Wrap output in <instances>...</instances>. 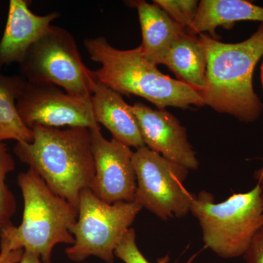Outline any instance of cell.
I'll use <instances>...</instances> for the list:
<instances>
[{
  "label": "cell",
  "instance_id": "52a82bcc",
  "mask_svg": "<svg viewBox=\"0 0 263 263\" xmlns=\"http://www.w3.org/2000/svg\"><path fill=\"white\" fill-rule=\"evenodd\" d=\"M20 70L29 82L53 84L78 98H91L97 81L94 71L83 62L73 36L56 26L29 50Z\"/></svg>",
  "mask_w": 263,
  "mask_h": 263
},
{
  "label": "cell",
  "instance_id": "8992f818",
  "mask_svg": "<svg viewBox=\"0 0 263 263\" xmlns=\"http://www.w3.org/2000/svg\"><path fill=\"white\" fill-rule=\"evenodd\" d=\"M143 209L136 202L108 203L91 190H85L79 199V216L71 233L74 243L65 249L72 262L96 257L113 263L115 250Z\"/></svg>",
  "mask_w": 263,
  "mask_h": 263
},
{
  "label": "cell",
  "instance_id": "d6986e66",
  "mask_svg": "<svg viewBox=\"0 0 263 263\" xmlns=\"http://www.w3.org/2000/svg\"><path fill=\"white\" fill-rule=\"evenodd\" d=\"M153 3L185 29L193 25L199 6L196 0H154Z\"/></svg>",
  "mask_w": 263,
  "mask_h": 263
},
{
  "label": "cell",
  "instance_id": "44dd1931",
  "mask_svg": "<svg viewBox=\"0 0 263 263\" xmlns=\"http://www.w3.org/2000/svg\"><path fill=\"white\" fill-rule=\"evenodd\" d=\"M243 258L247 263H263V228L254 237Z\"/></svg>",
  "mask_w": 263,
  "mask_h": 263
},
{
  "label": "cell",
  "instance_id": "e0dca14e",
  "mask_svg": "<svg viewBox=\"0 0 263 263\" xmlns=\"http://www.w3.org/2000/svg\"><path fill=\"white\" fill-rule=\"evenodd\" d=\"M26 81L24 78L7 76L0 72V142L32 141V129L22 121L16 105Z\"/></svg>",
  "mask_w": 263,
  "mask_h": 263
},
{
  "label": "cell",
  "instance_id": "ba28073f",
  "mask_svg": "<svg viewBox=\"0 0 263 263\" xmlns=\"http://www.w3.org/2000/svg\"><path fill=\"white\" fill-rule=\"evenodd\" d=\"M133 163L137 179L134 202L163 220L187 215L195 196L183 185L189 169L147 146L134 152Z\"/></svg>",
  "mask_w": 263,
  "mask_h": 263
},
{
  "label": "cell",
  "instance_id": "ffe728a7",
  "mask_svg": "<svg viewBox=\"0 0 263 263\" xmlns=\"http://www.w3.org/2000/svg\"><path fill=\"white\" fill-rule=\"evenodd\" d=\"M115 257L124 263H150L147 260L136 242V233L134 228H129L115 250ZM168 256L157 259V263H167Z\"/></svg>",
  "mask_w": 263,
  "mask_h": 263
},
{
  "label": "cell",
  "instance_id": "7c38bea8",
  "mask_svg": "<svg viewBox=\"0 0 263 263\" xmlns=\"http://www.w3.org/2000/svg\"><path fill=\"white\" fill-rule=\"evenodd\" d=\"M26 0H10L8 21L0 41V67L24 61L29 50L51 27L58 13L34 14Z\"/></svg>",
  "mask_w": 263,
  "mask_h": 263
},
{
  "label": "cell",
  "instance_id": "30bf717a",
  "mask_svg": "<svg viewBox=\"0 0 263 263\" xmlns=\"http://www.w3.org/2000/svg\"><path fill=\"white\" fill-rule=\"evenodd\" d=\"M89 129L95 161L91 191L108 203L134 202L137 189L134 152L115 140L104 138L100 126Z\"/></svg>",
  "mask_w": 263,
  "mask_h": 263
},
{
  "label": "cell",
  "instance_id": "5bb4252c",
  "mask_svg": "<svg viewBox=\"0 0 263 263\" xmlns=\"http://www.w3.org/2000/svg\"><path fill=\"white\" fill-rule=\"evenodd\" d=\"M129 4L138 10L143 37L139 46L142 53L155 65H163L173 43L186 30L154 3L138 0Z\"/></svg>",
  "mask_w": 263,
  "mask_h": 263
},
{
  "label": "cell",
  "instance_id": "4fadbf2b",
  "mask_svg": "<svg viewBox=\"0 0 263 263\" xmlns=\"http://www.w3.org/2000/svg\"><path fill=\"white\" fill-rule=\"evenodd\" d=\"M91 103L97 122L108 129L114 140L136 149L146 146L132 105L119 93L97 80Z\"/></svg>",
  "mask_w": 263,
  "mask_h": 263
},
{
  "label": "cell",
  "instance_id": "3957f363",
  "mask_svg": "<svg viewBox=\"0 0 263 263\" xmlns=\"http://www.w3.org/2000/svg\"><path fill=\"white\" fill-rule=\"evenodd\" d=\"M84 46L91 60L101 65L94 71L97 80L120 95L141 97L160 110L204 105L198 91L160 72L144 57L140 46L117 49L103 37L88 38Z\"/></svg>",
  "mask_w": 263,
  "mask_h": 263
},
{
  "label": "cell",
  "instance_id": "9c48e42d",
  "mask_svg": "<svg viewBox=\"0 0 263 263\" xmlns=\"http://www.w3.org/2000/svg\"><path fill=\"white\" fill-rule=\"evenodd\" d=\"M19 115L29 128L35 124L60 128L98 127L91 98H78L46 83L26 81L16 102Z\"/></svg>",
  "mask_w": 263,
  "mask_h": 263
},
{
  "label": "cell",
  "instance_id": "277c9868",
  "mask_svg": "<svg viewBox=\"0 0 263 263\" xmlns=\"http://www.w3.org/2000/svg\"><path fill=\"white\" fill-rule=\"evenodd\" d=\"M17 182L24 200L21 224L0 228V250L29 251L43 263H51L53 249L72 245L71 233L79 216L77 208L52 191L32 169L18 174Z\"/></svg>",
  "mask_w": 263,
  "mask_h": 263
},
{
  "label": "cell",
  "instance_id": "7402d4cb",
  "mask_svg": "<svg viewBox=\"0 0 263 263\" xmlns=\"http://www.w3.org/2000/svg\"><path fill=\"white\" fill-rule=\"evenodd\" d=\"M23 252L21 249L12 252L0 250V263H18Z\"/></svg>",
  "mask_w": 263,
  "mask_h": 263
},
{
  "label": "cell",
  "instance_id": "5b68a950",
  "mask_svg": "<svg viewBox=\"0 0 263 263\" xmlns=\"http://www.w3.org/2000/svg\"><path fill=\"white\" fill-rule=\"evenodd\" d=\"M190 212L198 219L207 247L222 258L240 257L263 228V190L257 183L218 203L212 193L202 191L195 195Z\"/></svg>",
  "mask_w": 263,
  "mask_h": 263
},
{
  "label": "cell",
  "instance_id": "d4e9b609",
  "mask_svg": "<svg viewBox=\"0 0 263 263\" xmlns=\"http://www.w3.org/2000/svg\"><path fill=\"white\" fill-rule=\"evenodd\" d=\"M261 81H262V87H263V62L262 66H261Z\"/></svg>",
  "mask_w": 263,
  "mask_h": 263
},
{
  "label": "cell",
  "instance_id": "8fae6325",
  "mask_svg": "<svg viewBox=\"0 0 263 263\" xmlns=\"http://www.w3.org/2000/svg\"><path fill=\"white\" fill-rule=\"evenodd\" d=\"M146 146L164 158L189 170H197L199 161L188 141L186 129L165 110L141 103L132 105Z\"/></svg>",
  "mask_w": 263,
  "mask_h": 263
},
{
  "label": "cell",
  "instance_id": "6da1fadb",
  "mask_svg": "<svg viewBox=\"0 0 263 263\" xmlns=\"http://www.w3.org/2000/svg\"><path fill=\"white\" fill-rule=\"evenodd\" d=\"M32 142L14 147L18 160L27 164L52 191L79 208L81 193L91 190L95 161L89 128L44 127L35 124Z\"/></svg>",
  "mask_w": 263,
  "mask_h": 263
},
{
  "label": "cell",
  "instance_id": "cb8c5ba5",
  "mask_svg": "<svg viewBox=\"0 0 263 263\" xmlns=\"http://www.w3.org/2000/svg\"><path fill=\"white\" fill-rule=\"evenodd\" d=\"M254 179L257 180V183L263 190V158L262 166H261L260 168H259L254 172Z\"/></svg>",
  "mask_w": 263,
  "mask_h": 263
},
{
  "label": "cell",
  "instance_id": "2e32d148",
  "mask_svg": "<svg viewBox=\"0 0 263 263\" xmlns=\"http://www.w3.org/2000/svg\"><path fill=\"white\" fill-rule=\"evenodd\" d=\"M163 65L177 76L178 80L200 93L208 88L206 54L200 38L185 32L170 48Z\"/></svg>",
  "mask_w": 263,
  "mask_h": 263
},
{
  "label": "cell",
  "instance_id": "ac0fdd59",
  "mask_svg": "<svg viewBox=\"0 0 263 263\" xmlns=\"http://www.w3.org/2000/svg\"><path fill=\"white\" fill-rule=\"evenodd\" d=\"M15 168L13 156L6 144L0 142V228L12 223V217L16 212V200L6 183L8 174Z\"/></svg>",
  "mask_w": 263,
  "mask_h": 263
},
{
  "label": "cell",
  "instance_id": "603a6c76",
  "mask_svg": "<svg viewBox=\"0 0 263 263\" xmlns=\"http://www.w3.org/2000/svg\"><path fill=\"white\" fill-rule=\"evenodd\" d=\"M18 263H43L37 254L29 251H24L22 258Z\"/></svg>",
  "mask_w": 263,
  "mask_h": 263
},
{
  "label": "cell",
  "instance_id": "7a4b0ae2",
  "mask_svg": "<svg viewBox=\"0 0 263 263\" xmlns=\"http://www.w3.org/2000/svg\"><path fill=\"white\" fill-rule=\"evenodd\" d=\"M206 54L208 88L201 93L204 105L240 122H255L263 104L253 87L254 70L263 57V24L243 42H220L200 35Z\"/></svg>",
  "mask_w": 263,
  "mask_h": 263
},
{
  "label": "cell",
  "instance_id": "9a60e30c",
  "mask_svg": "<svg viewBox=\"0 0 263 263\" xmlns=\"http://www.w3.org/2000/svg\"><path fill=\"white\" fill-rule=\"evenodd\" d=\"M243 21L263 22V8L243 0H202L187 33L193 35L209 32L215 35L219 27L227 28Z\"/></svg>",
  "mask_w": 263,
  "mask_h": 263
}]
</instances>
